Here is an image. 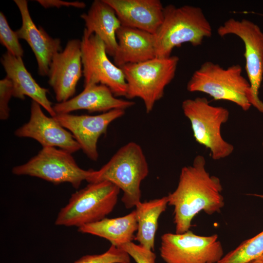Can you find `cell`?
<instances>
[{"instance_id":"cell-11","label":"cell","mask_w":263,"mask_h":263,"mask_svg":"<svg viewBox=\"0 0 263 263\" xmlns=\"http://www.w3.org/2000/svg\"><path fill=\"white\" fill-rule=\"evenodd\" d=\"M81 41L84 87L104 85L116 97H126L127 83L124 73L109 59L103 41L95 34L83 35Z\"/></svg>"},{"instance_id":"cell-32","label":"cell","mask_w":263,"mask_h":263,"mask_svg":"<svg viewBox=\"0 0 263 263\" xmlns=\"http://www.w3.org/2000/svg\"><path fill=\"white\" fill-rule=\"evenodd\" d=\"M262 145H263V142H262Z\"/></svg>"},{"instance_id":"cell-18","label":"cell","mask_w":263,"mask_h":263,"mask_svg":"<svg viewBox=\"0 0 263 263\" xmlns=\"http://www.w3.org/2000/svg\"><path fill=\"white\" fill-rule=\"evenodd\" d=\"M0 62L6 77L12 83L13 97L21 100H24L26 96L30 97L52 117L56 115L52 102L47 96L48 89L41 87L35 81L26 68L22 57L14 56L7 51L2 55Z\"/></svg>"},{"instance_id":"cell-25","label":"cell","mask_w":263,"mask_h":263,"mask_svg":"<svg viewBox=\"0 0 263 263\" xmlns=\"http://www.w3.org/2000/svg\"><path fill=\"white\" fill-rule=\"evenodd\" d=\"M0 42L7 51L17 57H22L24 51L19 42L16 31L10 27L6 18L1 12L0 13Z\"/></svg>"},{"instance_id":"cell-21","label":"cell","mask_w":263,"mask_h":263,"mask_svg":"<svg viewBox=\"0 0 263 263\" xmlns=\"http://www.w3.org/2000/svg\"><path fill=\"white\" fill-rule=\"evenodd\" d=\"M137 230V221L135 210L124 216L105 218L78 228L81 233L104 238L117 247L132 242L135 237L134 233Z\"/></svg>"},{"instance_id":"cell-20","label":"cell","mask_w":263,"mask_h":263,"mask_svg":"<svg viewBox=\"0 0 263 263\" xmlns=\"http://www.w3.org/2000/svg\"><path fill=\"white\" fill-rule=\"evenodd\" d=\"M80 17L85 22L83 35L98 36L104 42L107 54L113 57L118 46L116 32L121 25L113 8L104 0H95Z\"/></svg>"},{"instance_id":"cell-8","label":"cell","mask_w":263,"mask_h":263,"mask_svg":"<svg viewBox=\"0 0 263 263\" xmlns=\"http://www.w3.org/2000/svg\"><path fill=\"white\" fill-rule=\"evenodd\" d=\"M93 171L80 168L71 153L55 147L42 148L27 162L12 170L15 175L38 177L55 184L69 183L75 188L88 181Z\"/></svg>"},{"instance_id":"cell-22","label":"cell","mask_w":263,"mask_h":263,"mask_svg":"<svg viewBox=\"0 0 263 263\" xmlns=\"http://www.w3.org/2000/svg\"><path fill=\"white\" fill-rule=\"evenodd\" d=\"M168 205V196L144 202L135 207L137 230L134 239L146 248L153 251L158 220Z\"/></svg>"},{"instance_id":"cell-16","label":"cell","mask_w":263,"mask_h":263,"mask_svg":"<svg viewBox=\"0 0 263 263\" xmlns=\"http://www.w3.org/2000/svg\"><path fill=\"white\" fill-rule=\"evenodd\" d=\"M114 10L122 26L155 34L164 18L159 0H104Z\"/></svg>"},{"instance_id":"cell-19","label":"cell","mask_w":263,"mask_h":263,"mask_svg":"<svg viewBox=\"0 0 263 263\" xmlns=\"http://www.w3.org/2000/svg\"><path fill=\"white\" fill-rule=\"evenodd\" d=\"M118 46L113 63L118 67L156 57L155 35L139 29L121 26L116 32Z\"/></svg>"},{"instance_id":"cell-15","label":"cell","mask_w":263,"mask_h":263,"mask_svg":"<svg viewBox=\"0 0 263 263\" xmlns=\"http://www.w3.org/2000/svg\"><path fill=\"white\" fill-rule=\"evenodd\" d=\"M20 13L21 26L16 31L19 38L25 40L36 58L38 74L48 75L53 56L61 51L59 38L51 37L41 27L37 28L32 19L26 0H14Z\"/></svg>"},{"instance_id":"cell-14","label":"cell","mask_w":263,"mask_h":263,"mask_svg":"<svg viewBox=\"0 0 263 263\" xmlns=\"http://www.w3.org/2000/svg\"><path fill=\"white\" fill-rule=\"evenodd\" d=\"M29 120L15 132L19 137L34 139L43 147H58L70 153L75 152L80 147L73 134L54 117H48L41 106L33 101Z\"/></svg>"},{"instance_id":"cell-10","label":"cell","mask_w":263,"mask_h":263,"mask_svg":"<svg viewBox=\"0 0 263 263\" xmlns=\"http://www.w3.org/2000/svg\"><path fill=\"white\" fill-rule=\"evenodd\" d=\"M217 33L222 37L234 35L243 41L245 70L250 86V103L263 113V102L259 97L263 78V32L251 20L230 18L218 27Z\"/></svg>"},{"instance_id":"cell-26","label":"cell","mask_w":263,"mask_h":263,"mask_svg":"<svg viewBox=\"0 0 263 263\" xmlns=\"http://www.w3.org/2000/svg\"><path fill=\"white\" fill-rule=\"evenodd\" d=\"M136 263H155L156 255L140 244L131 242L120 246Z\"/></svg>"},{"instance_id":"cell-28","label":"cell","mask_w":263,"mask_h":263,"mask_svg":"<svg viewBox=\"0 0 263 263\" xmlns=\"http://www.w3.org/2000/svg\"><path fill=\"white\" fill-rule=\"evenodd\" d=\"M37 1L45 8L50 7H74L84 8L86 4L82 1H66L61 0H38Z\"/></svg>"},{"instance_id":"cell-3","label":"cell","mask_w":263,"mask_h":263,"mask_svg":"<svg viewBox=\"0 0 263 263\" xmlns=\"http://www.w3.org/2000/svg\"><path fill=\"white\" fill-rule=\"evenodd\" d=\"M149 166L141 146L130 142L121 147L99 170H93L89 183L109 181L123 191L121 200L127 208L141 201L140 185L148 176Z\"/></svg>"},{"instance_id":"cell-27","label":"cell","mask_w":263,"mask_h":263,"mask_svg":"<svg viewBox=\"0 0 263 263\" xmlns=\"http://www.w3.org/2000/svg\"><path fill=\"white\" fill-rule=\"evenodd\" d=\"M13 96L12 85L11 81L7 77L0 80V119L5 120L10 115L8 104Z\"/></svg>"},{"instance_id":"cell-31","label":"cell","mask_w":263,"mask_h":263,"mask_svg":"<svg viewBox=\"0 0 263 263\" xmlns=\"http://www.w3.org/2000/svg\"><path fill=\"white\" fill-rule=\"evenodd\" d=\"M261 260H262V261L263 262V255L260 257L259 258Z\"/></svg>"},{"instance_id":"cell-13","label":"cell","mask_w":263,"mask_h":263,"mask_svg":"<svg viewBox=\"0 0 263 263\" xmlns=\"http://www.w3.org/2000/svg\"><path fill=\"white\" fill-rule=\"evenodd\" d=\"M125 110L115 109L96 115L57 114L54 118L70 131L89 158L96 161L98 157L97 144L105 134L109 125L122 117Z\"/></svg>"},{"instance_id":"cell-1","label":"cell","mask_w":263,"mask_h":263,"mask_svg":"<svg viewBox=\"0 0 263 263\" xmlns=\"http://www.w3.org/2000/svg\"><path fill=\"white\" fill-rule=\"evenodd\" d=\"M205 166L204 157L197 155L192 165L182 168L176 188L167 196L168 205L174 207L176 233L189 230L200 211L212 215L224 206L221 181L210 175Z\"/></svg>"},{"instance_id":"cell-30","label":"cell","mask_w":263,"mask_h":263,"mask_svg":"<svg viewBox=\"0 0 263 263\" xmlns=\"http://www.w3.org/2000/svg\"><path fill=\"white\" fill-rule=\"evenodd\" d=\"M254 196H257V197H260L262 199H263V194H253Z\"/></svg>"},{"instance_id":"cell-6","label":"cell","mask_w":263,"mask_h":263,"mask_svg":"<svg viewBox=\"0 0 263 263\" xmlns=\"http://www.w3.org/2000/svg\"><path fill=\"white\" fill-rule=\"evenodd\" d=\"M120 191L109 181L89 183L72 194L59 212L56 225L78 228L102 220L113 210Z\"/></svg>"},{"instance_id":"cell-29","label":"cell","mask_w":263,"mask_h":263,"mask_svg":"<svg viewBox=\"0 0 263 263\" xmlns=\"http://www.w3.org/2000/svg\"><path fill=\"white\" fill-rule=\"evenodd\" d=\"M248 263H263V262L260 258L252 261Z\"/></svg>"},{"instance_id":"cell-5","label":"cell","mask_w":263,"mask_h":263,"mask_svg":"<svg viewBox=\"0 0 263 263\" xmlns=\"http://www.w3.org/2000/svg\"><path fill=\"white\" fill-rule=\"evenodd\" d=\"M179 61V57H155L120 67L127 83L126 98H139L144 102L147 113L152 110L161 99L165 89L174 78Z\"/></svg>"},{"instance_id":"cell-24","label":"cell","mask_w":263,"mask_h":263,"mask_svg":"<svg viewBox=\"0 0 263 263\" xmlns=\"http://www.w3.org/2000/svg\"><path fill=\"white\" fill-rule=\"evenodd\" d=\"M130 256L126 252L111 244L102 254L85 255L74 263H130Z\"/></svg>"},{"instance_id":"cell-9","label":"cell","mask_w":263,"mask_h":263,"mask_svg":"<svg viewBox=\"0 0 263 263\" xmlns=\"http://www.w3.org/2000/svg\"><path fill=\"white\" fill-rule=\"evenodd\" d=\"M160 254L166 263H217L224 251L217 235L200 236L189 230L163 234Z\"/></svg>"},{"instance_id":"cell-4","label":"cell","mask_w":263,"mask_h":263,"mask_svg":"<svg viewBox=\"0 0 263 263\" xmlns=\"http://www.w3.org/2000/svg\"><path fill=\"white\" fill-rule=\"evenodd\" d=\"M187 89L207 94L215 100L230 101L244 111L251 106L250 84L242 75L239 64L224 68L219 64L206 61L193 73Z\"/></svg>"},{"instance_id":"cell-23","label":"cell","mask_w":263,"mask_h":263,"mask_svg":"<svg viewBox=\"0 0 263 263\" xmlns=\"http://www.w3.org/2000/svg\"><path fill=\"white\" fill-rule=\"evenodd\" d=\"M263 255V231L228 252L217 263H248Z\"/></svg>"},{"instance_id":"cell-2","label":"cell","mask_w":263,"mask_h":263,"mask_svg":"<svg viewBox=\"0 0 263 263\" xmlns=\"http://www.w3.org/2000/svg\"><path fill=\"white\" fill-rule=\"evenodd\" d=\"M211 25L198 6L172 4L164 6L163 21L154 34L156 57H168L175 47L184 43L193 46L211 37Z\"/></svg>"},{"instance_id":"cell-7","label":"cell","mask_w":263,"mask_h":263,"mask_svg":"<svg viewBox=\"0 0 263 263\" xmlns=\"http://www.w3.org/2000/svg\"><path fill=\"white\" fill-rule=\"evenodd\" d=\"M182 109L190 121L195 140L210 150L213 160L226 158L233 152L234 146L221 133L222 125L229 118L226 108L212 106L206 98L197 97L184 100Z\"/></svg>"},{"instance_id":"cell-17","label":"cell","mask_w":263,"mask_h":263,"mask_svg":"<svg viewBox=\"0 0 263 263\" xmlns=\"http://www.w3.org/2000/svg\"><path fill=\"white\" fill-rule=\"evenodd\" d=\"M134 104L133 101L117 98L105 85L93 84L84 87L82 92L67 101L56 103L53 109L56 114L78 110L104 113L115 109L125 110Z\"/></svg>"},{"instance_id":"cell-12","label":"cell","mask_w":263,"mask_h":263,"mask_svg":"<svg viewBox=\"0 0 263 263\" xmlns=\"http://www.w3.org/2000/svg\"><path fill=\"white\" fill-rule=\"evenodd\" d=\"M82 68L81 41L70 40L64 49L53 56L47 75L57 103L66 101L74 95Z\"/></svg>"}]
</instances>
